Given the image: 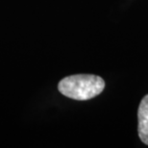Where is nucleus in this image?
Returning a JSON list of instances; mask_svg holds the SVG:
<instances>
[{
    "instance_id": "f257e3e1",
    "label": "nucleus",
    "mask_w": 148,
    "mask_h": 148,
    "mask_svg": "<svg viewBox=\"0 0 148 148\" xmlns=\"http://www.w3.org/2000/svg\"><path fill=\"white\" fill-rule=\"evenodd\" d=\"M105 88L101 77L91 74L67 76L58 85L59 91L64 96L75 100H88L99 95Z\"/></svg>"
},
{
    "instance_id": "f03ea898",
    "label": "nucleus",
    "mask_w": 148,
    "mask_h": 148,
    "mask_svg": "<svg viewBox=\"0 0 148 148\" xmlns=\"http://www.w3.org/2000/svg\"><path fill=\"white\" fill-rule=\"evenodd\" d=\"M138 136L141 141L148 145V94L141 100L138 111Z\"/></svg>"
}]
</instances>
